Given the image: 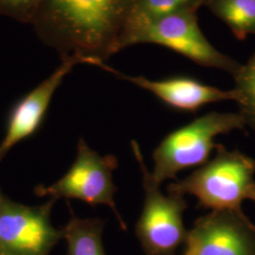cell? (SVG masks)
Returning <instances> with one entry per match:
<instances>
[{
	"instance_id": "3957f363",
	"label": "cell",
	"mask_w": 255,
	"mask_h": 255,
	"mask_svg": "<svg viewBox=\"0 0 255 255\" xmlns=\"http://www.w3.org/2000/svg\"><path fill=\"white\" fill-rule=\"evenodd\" d=\"M245 119L238 113L210 112L168 133L153 151L152 178L161 185L180 171L202 165L216 148L215 138L235 129L245 130Z\"/></svg>"
},
{
	"instance_id": "4fadbf2b",
	"label": "cell",
	"mask_w": 255,
	"mask_h": 255,
	"mask_svg": "<svg viewBox=\"0 0 255 255\" xmlns=\"http://www.w3.org/2000/svg\"><path fill=\"white\" fill-rule=\"evenodd\" d=\"M204 5L231 28L237 39L255 35V0H205Z\"/></svg>"
},
{
	"instance_id": "ba28073f",
	"label": "cell",
	"mask_w": 255,
	"mask_h": 255,
	"mask_svg": "<svg viewBox=\"0 0 255 255\" xmlns=\"http://www.w3.org/2000/svg\"><path fill=\"white\" fill-rule=\"evenodd\" d=\"M182 255H255V225L242 210L213 211L195 221Z\"/></svg>"
},
{
	"instance_id": "6da1fadb",
	"label": "cell",
	"mask_w": 255,
	"mask_h": 255,
	"mask_svg": "<svg viewBox=\"0 0 255 255\" xmlns=\"http://www.w3.org/2000/svg\"><path fill=\"white\" fill-rule=\"evenodd\" d=\"M136 0H41L32 24L37 35L61 59L76 56L101 67L119 52Z\"/></svg>"
},
{
	"instance_id": "7a4b0ae2",
	"label": "cell",
	"mask_w": 255,
	"mask_h": 255,
	"mask_svg": "<svg viewBox=\"0 0 255 255\" xmlns=\"http://www.w3.org/2000/svg\"><path fill=\"white\" fill-rule=\"evenodd\" d=\"M255 161L238 150L217 144L216 156L200 168L167 186L169 195L195 196L198 206L213 211L242 210L255 196Z\"/></svg>"
},
{
	"instance_id": "5bb4252c",
	"label": "cell",
	"mask_w": 255,
	"mask_h": 255,
	"mask_svg": "<svg viewBox=\"0 0 255 255\" xmlns=\"http://www.w3.org/2000/svg\"><path fill=\"white\" fill-rule=\"evenodd\" d=\"M239 113L245 119L247 126L255 130V54L242 64L234 76Z\"/></svg>"
},
{
	"instance_id": "52a82bcc",
	"label": "cell",
	"mask_w": 255,
	"mask_h": 255,
	"mask_svg": "<svg viewBox=\"0 0 255 255\" xmlns=\"http://www.w3.org/2000/svg\"><path fill=\"white\" fill-rule=\"evenodd\" d=\"M56 200L27 206L2 195L0 199V247L5 255H49L60 240L63 229L51 223Z\"/></svg>"
},
{
	"instance_id": "7c38bea8",
	"label": "cell",
	"mask_w": 255,
	"mask_h": 255,
	"mask_svg": "<svg viewBox=\"0 0 255 255\" xmlns=\"http://www.w3.org/2000/svg\"><path fill=\"white\" fill-rule=\"evenodd\" d=\"M71 217L63 227L68 255H106L102 234L105 221L101 219H80L70 208Z\"/></svg>"
},
{
	"instance_id": "5b68a950",
	"label": "cell",
	"mask_w": 255,
	"mask_h": 255,
	"mask_svg": "<svg viewBox=\"0 0 255 255\" xmlns=\"http://www.w3.org/2000/svg\"><path fill=\"white\" fill-rule=\"evenodd\" d=\"M118 166V160L114 155L101 156L80 138L77 156L69 170L50 185H38L34 193L39 197H48L56 201L61 198L77 199L92 206L107 205L113 210L120 226L126 230L115 202L118 187L113 180V172Z\"/></svg>"
},
{
	"instance_id": "e0dca14e",
	"label": "cell",
	"mask_w": 255,
	"mask_h": 255,
	"mask_svg": "<svg viewBox=\"0 0 255 255\" xmlns=\"http://www.w3.org/2000/svg\"><path fill=\"white\" fill-rule=\"evenodd\" d=\"M253 201H255V198H254V200H253Z\"/></svg>"
},
{
	"instance_id": "2e32d148",
	"label": "cell",
	"mask_w": 255,
	"mask_h": 255,
	"mask_svg": "<svg viewBox=\"0 0 255 255\" xmlns=\"http://www.w3.org/2000/svg\"><path fill=\"white\" fill-rule=\"evenodd\" d=\"M2 195H3V194H2V192L0 191V199H1V197H2ZM0 255H4V253H3V252H2V250H1V247H0Z\"/></svg>"
},
{
	"instance_id": "8992f818",
	"label": "cell",
	"mask_w": 255,
	"mask_h": 255,
	"mask_svg": "<svg viewBox=\"0 0 255 255\" xmlns=\"http://www.w3.org/2000/svg\"><path fill=\"white\" fill-rule=\"evenodd\" d=\"M197 11H182L155 21L139 30L130 40L129 46L141 44L164 46L201 66L223 70L234 77L242 64L220 52L203 35Z\"/></svg>"
},
{
	"instance_id": "30bf717a",
	"label": "cell",
	"mask_w": 255,
	"mask_h": 255,
	"mask_svg": "<svg viewBox=\"0 0 255 255\" xmlns=\"http://www.w3.org/2000/svg\"><path fill=\"white\" fill-rule=\"evenodd\" d=\"M103 69L138 87L150 92L167 106L182 112L196 113L204 105L219 101H237L234 89L225 91L210 86L187 76H175L160 81H152L143 76H128L104 65Z\"/></svg>"
},
{
	"instance_id": "8fae6325",
	"label": "cell",
	"mask_w": 255,
	"mask_h": 255,
	"mask_svg": "<svg viewBox=\"0 0 255 255\" xmlns=\"http://www.w3.org/2000/svg\"><path fill=\"white\" fill-rule=\"evenodd\" d=\"M204 2L205 0H136L121 37L119 51L128 47L132 37L143 27L178 12L198 10Z\"/></svg>"
},
{
	"instance_id": "9a60e30c",
	"label": "cell",
	"mask_w": 255,
	"mask_h": 255,
	"mask_svg": "<svg viewBox=\"0 0 255 255\" xmlns=\"http://www.w3.org/2000/svg\"><path fill=\"white\" fill-rule=\"evenodd\" d=\"M41 0H0V14L32 24Z\"/></svg>"
},
{
	"instance_id": "9c48e42d",
	"label": "cell",
	"mask_w": 255,
	"mask_h": 255,
	"mask_svg": "<svg viewBox=\"0 0 255 255\" xmlns=\"http://www.w3.org/2000/svg\"><path fill=\"white\" fill-rule=\"evenodd\" d=\"M80 64H83V62L76 56L62 60V64L53 73L14 104L9 111L6 133L0 143V162L13 146L39 129L55 92L62 84L65 76L70 73L75 65Z\"/></svg>"
},
{
	"instance_id": "277c9868",
	"label": "cell",
	"mask_w": 255,
	"mask_h": 255,
	"mask_svg": "<svg viewBox=\"0 0 255 255\" xmlns=\"http://www.w3.org/2000/svg\"><path fill=\"white\" fill-rule=\"evenodd\" d=\"M131 147L142 171L145 191L144 206L135 226L137 238L146 255H177L188 234L182 220L187 202L183 197L164 196L148 171L139 145L133 140Z\"/></svg>"
}]
</instances>
